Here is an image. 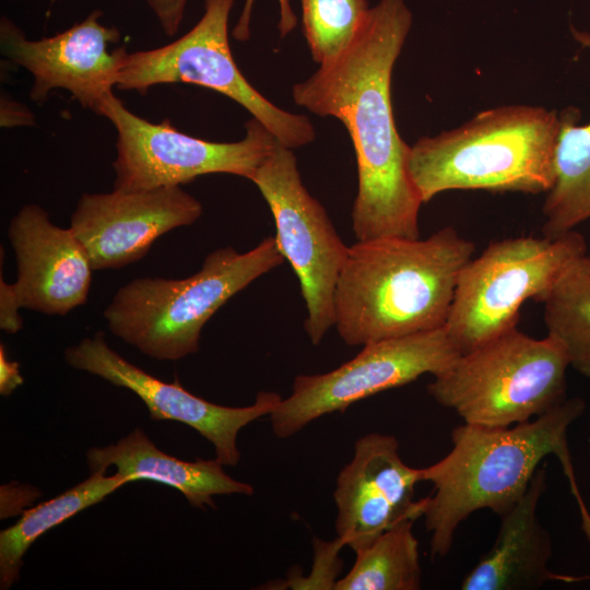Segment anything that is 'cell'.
I'll use <instances>...</instances> for the list:
<instances>
[{"label": "cell", "mask_w": 590, "mask_h": 590, "mask_svg": "<svg viewBox=\"0 0 590 590\" xmlns=\"http://www.w3.org/2000/svg\"><path fill=\"white\" fill-rule=\"evenodd\" d=\"M412 25L405 0L370 8L352 44L292 90L294 102L342 121L355 150L358 190L352 211L357 240L420 238L423 201L409 173L410 148L397 131L391 76Z\"/></svg>", "instance_id": "obj_1"}, {"label": "cell", "mask_w": 590, "mask_h": 590, "mask_svg": "<svg viewBox=\"0 0 590 590\" xmlns=\"http://www.w3.org/2000/svg\"><path fill=\"white\" fill-rule=\"evenodd\" d=\"M474 244L451 226L425 239L350 246L334 293V327L351 346L442 328Z\"/></svg>", "instance_id": "obj_2"}, {"label": "cell", "mask_w": 590, "mask_h": 590, "mask_svg": "<svg viewBox=\"0 0 590 590\" xmlns=\"http://www.w3.org/2000/svg\"><path fill=\"white\" fill-rule=\"evenodd\" d=\"M580 398L530 421L508 427L463 423L451 430V450L420 469L421 482L433 484L423 516L430 533V554L445 556L456 531L473 512L506 514L526 493L541 461L554 455L564 472L573 469L567 444L569 426L583 413Z\"/></svg>", "instance_id": "obj_3"}, {"label": "cell", "mask_w": 590, "mask_h": 590, "mask_svg": "<svg viewBox=\"0 0 590 590\" xmlns=\"http://www.w3.org/2000/svg\"><path fill=\"white\" fill-rule=\"evenodd\" d=\"M558 132L559 115L544 107L483 110L458 128L420 138L410 148L409 173L423 203L457 189L547 192Z\"/></svg>", "instance_id": "obj_4"}, {"label": "cell", "mask_w": 590, "mask_h": 590, "mask_svg": "<svg viewBox=\"0 0 590 590\" xmlns=\"http://www.w3.org/2000/svg\"><path fill=\"white\" fill-rule=\"evenodd\" d=\"M284 260L273 236L246 252L220 248L185 279H133L103 316L116 337L146 356L178 361L199 350L202 328L219 308Z\"/></svg>", "instance_id": "obj_5"}, {"label": "cell", "mask_w": 590, "mask_h": 590, "mask_svg": "<svg viewBox=\"0 0 590 590\" xmlns=\"http://www.w3.org/2000/svg\"><path fill=\"white\" fill-rule=\"evenodd\" d=\"M569 366L554 339H535L515 328L461 354L434 377L427 392L467 424L508 427L560 405Z\"/></svg>", "instance_id": "obj_6"}, {"label": "cell", "mask_w": 590, "mask_h": 590, "mask_svg": "<svg viewBox=\"0 0 590 590\" xmlns=\"http://www.w3.org/2000/svg\"><path fill=\"white\" fill-rule=\"evenodd\" d=\"M586 252V239L575 231L554 239L520 236L489 244L462 269L444 326L459 353L517 328L523 303H542L563 271Z\"/></svg>", "instance_id": "obj_7"}, {"label": "cell", "mask_w": 590, "mask_h": 590, "mask_svg": "<svg viewBox=\"0 0 590 590\" xmlns=\"http://www.w3.org/2000/svg\"><path fill=\"white\" fill-rule=\"evenodd\" d=\"M235 0H204L198 23L178 39L149 50L127 52L116 87L145 94L157 84L188 83L219 92L247 109L288 149L315 140L311 121L279 108L257 91L234 61L228 20Z\"/></svg>", "instance_id": "obj_8"}, {"label": "cell", "mask_w": 590, "mask_h": 590, "mask_svg": "<svg viewBox=\"0 0 590 590\" xmlns=\"http://www.w3.org/2000/svg\"><path fill=\"white\" fill-rule=\"evenodd\" d=\"M117 131L114 189L150 190L181 186L198 176L225 173L250 180L278 144L256 118L236 142H211L178 131L165 119L153 123L130 111L111 93L99 107Z\"/></svg>", "instance_id": "obj_9"}, {"label": "cell", "mask_w": 590, "mask_h": 590, "mask_svg": "<svg viewBox=\"0 0 590 590\" xmlns=\"http://www.w3.org/2000/svg\"><path fill=\"white\" fill-rule=\"evenodd\" d=\"M250 180L272 212L276 246L300 284L307 308L305 330L318 345L334 326V293L350 247L305 188L292 149L278 142Z\"/></svg>", "instance_id": "obj_10"}, {"label": "cell", "mask_w": 590, "mask_h": 590, "mask_svg": "<svg viewBox=\"0 0 590 590\" xmlns=\"http://www.w3.org/2000/svg\"><path fill=\"white\" fill-rule=\"evenodd\" d=\"M460 355L444 327L367 343L328 373L296 376L290 396L270 415L272 430L278 438H288L326 414L425 374L439 376Z\"/></svg>", "instance_id": "obj_11"}, {"label": "cell", "mask_w": 590, "mask_h": 590, "mask_svg": "<svg viewBox=\"0 0 590 590\" xmlns=\"http://www.w3.org/2000/svg\"><path fill=\"white\" fill-rule=\"evenodd\" d=\"M64 359L75 369L134 392L146 405L152 420L176 421L197 430L213 445L215 459L223 465H236L240 459L236 442L238 432L262 416H270L282 400L276 392L260 391L247 406L212 403L186 390L177 378L166 382L131 364L107 345L103 331L67 347Z\"/></svg>", "instance_id": "obj_12"}, {"label": "cell", "mask_w": 590, "mask_h": 590, "mask_svg": "<svg viewBox=\"0 0 590 590\" xmlns=\"http://www.w3.org/2000/svg\"><path fill=\"white\" fill-rule=\"evenodd\" d=\"M102 15L94 10L70 28L40 39H28L11 20L1 19V51L33 74V102L42 104L54 88H64L84 108L98 114L117 85L128 52L123 46L110 49L120 33L102 24Z\"/></svg>", "instance_id": "obj_13"}, {"label": "cell", "mask_w": 590, "mask_h": 590, "mask_svg": "<svg viewBox=\"0 0 590 590\" xmlns=\"http://www.w3.org/2000/svg\"><path fill=\"white\" fill-rule=\"evenodd\" d=\"M202 204L180 186L83 193L70 228L93 270L120 269L142 259L167 232L193 224Z\"/></svg>", "instance_id": "obj_14"}, {"label": "cell", "mask_w": 590, "mask_h": 590, "mask_svg": "<svg viewBox=\"0 0 590 590\" xmlns=\"http://www.w3.org/2000/svg\"><path fill=\"white\" fill-rule=\"evenodd\" d=\"M418 482L420 469L402 460L394 436L370 433L358 438L335 482L338 539L355 553L398 522L422 517L425 498L414 499Z\"/></svg>", "instance_id": "obj_15"}, {"label": "cell", "mask_w": 590, "mask_h": 590, "mask_svg": "<svg viewBox=\"0 0 590 590\" xmlns=\"http://www.w3.org/2000/svg\"><path fill=\"white\" fill-rule=\"evenodd\" d=\"M8 237L17 279L12 283L22 308L64 316L87 300L93 268L71 228L54 224L37 204H26L12 217Z\"/></svg>", "instance_id": "obj_16"}, {"label": "cell", "mask_w": 590, "mask_h": 590, "mask_svg": "<svg viewBox=\"0 0 590 590\" xmlns=\"http://www.w3.org/2000/svg\"><path fill=\"white\" fill-rule=\"evenodd\" d=\"M546 488V471L539 467L522 497L500 518L494 544L464 576L463 590H530L548 581L577 582L590 576L552 571L550 533L538 517V505Z\"/></svg>", "instance_id": "obj_17"}, {"label": "cell", "mask_w": 590, "mask_h": 590, "mask_svg": "<svg viewBox=\"0 0 590 590\" xmlns=\"http://www.w3.org/2000/svg\"><path fill=\"white\" fill-rule=\"evenodd\" d=\"M86 458L91 473H106L114 465L129 483L144 480L172 486L196 508H215L216 495L253 493L250 484L226 474L216 459H177L160 450L141 428L133 429L117 444L88 449Z\"/></svg>", "instance_id": "obj_18"}, {"label": "cell", "mask_w": 590, "mask_h": 590, "mask_svg": "<svg viewBox=\"0 0 590 590\" xmlns=\"http://www.w3.org/2000/svg\"><path fill=\"white\" fill-rule=\"evenodd\" d=\"M577 42L590 48V33L571 28ZM579 110L559 114L555 149V180L542 208V235L557 238L590 219V123L580 126Z\"/></svg>", "instance_id": "obj_19"}, {"label": "cell", "mask_w": 590, "mask_h": 590, "mask_svg": "<svg viewBox=\"0 0 590 590\" xmlns=\"http://www.w3.org/2000/svg\"><path fill=\"white\" fill-rule=\"evenodd\" d=\"M129 483L115 473L94 472L62 494L27 509L13 526L0 532V588L9 589L19 579L23 556L44 533L78 512L102 502L106 496Z\"/></svg>", "instance_id": "obj_20"}, {"label": "cell", "mask_w": 590, "mask_h": 590, "mask_svg": "<svg viewBox=\"0 0 590 590\" xmlns=\"http://www.w3.org/2000/svg\"><path fill=\"white\" fill-rule=\"evenodd\" d=\"M413 522V519L402 520L356 551L354 565L345 577L334 582L333 589H420L422 569Z\"/></svg>", "instance_id": "obj_21"}, {"label": "cell", "mask_w": 590, "mask_h": 590, "mask_svg": "<svg viewBox=\"0 0 590 590\" xmlns=\"http://www.w3.org/2000/svg\"><path fill=\"white\" fill-rule=\"evenodd\" d=\"M541 304L547 335L564 349L570 367L590 378V255L575 259Z\"/></svg>", "instance_id": "obj_22"}, {"label": "cell", "mask_w": 590, "mask_h": 590, "mask_svg": "<svg viewBox=\"0 0 590 590\" xmlns=\"http://www.w3.org/2000/svg\"><path fill=\"white\" fill-rule=\"evenodd\" d=\"M303 33L312 60L327 63L354 40L369 5L367 0H300Z\"/></svg>", "instance_id": "obj_23"}, {"label": "cell", "mask_w": 590, "mask_h": 590, "mask_svg": "<svg viewBox=\"0 0 590 590\" xmlns=\"http://www.w3.org/2000/svg\"><path fill=\"white\" fill-rule=\"evenodd\" d=\"M280 7V21L278 24L281 38L290 34L297 25V16L291 8L290 0H278ZM255 0H245L244 8L232 35L238 42H246L250 37V21Z\"/></svg>", "instance_id": "obj_24"}, {"label": "cell", "mask_w": 590, "mask_h": 590, "mask_svg": "<svg viewBox=\"0 0 590 590\" xmlns=\"http://www.w3.org/2000/svg\"><path fill=\"white\" fill-rule=\"evenodd\" d=\"M163 32L174 36L184 20L188 0H145Z\"/></svg>", "instance_id": "obj_25"}, {"label": "cell", "mask_w": 590, "mask_h": 590, "mask_svg": "<svg viewBox=\"0 0 590 590\" xmlns=\"http://www.w3.org/2000/svg\"><path fill=\"white\" fill-rule=\"evenodd\" d=\"M22 308L15 295L12 284L0 279V328L8 333H15L23 327V320L19 315Z\"/></svg>", "instance_id": "obj_26"}, {"label": "cell", "mask_w": 590, "mask_h": 590, "mask_svg": "<svg viewBox=\"0 0 590 590\" xmlns=\"http://www.w3.org/2000/svg\"><path fill=\"white\" fill-rule=\"evenodd\" d=\"M35 117L30 109L17 102L1 97V126L5 128L32 126Z\"/></svg>", "instance_id": "obj_27"}, {"label": "cell", "mask_w": 590, "mask_h": 590, "mask_svg": "<svg viewBox=\"0 0 590 590\" xmlns=\"http://www.w3.org/2000/svg\"><path fill=\"white\" fill-rule=\"evenodd\" d=\"M17 362L9 361L5 347L0 345V394L9 396L23 384Z\"/></svg>", "instance_id": "obj_28"}]
</instances>
